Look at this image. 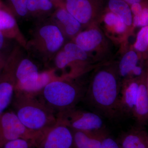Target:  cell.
Listing matches in <instances>:
<instances>
[{
	"label": "cell",
	"instance_id": "1",
	"mask_svg": "<svg viewBox=\"0 0 148 148\" xmlns=\"http://www.w3.org/2000/svg\"><path fill=\"white\" fill-rule=\"evenodd\" d=\"M118 71L104 69L96 72L86 91L84 100L95 113L113 119L118 117V107L121 83Z\"/></svg>",
	"mask_w": 148,
	"mask_h": 148
},
{
	"label": "cell",
	"instance_id": "2",
	"mask_svg": "<svg viewBox=\"0 0 148 148\" xmlns=\"http://www.w3.org/2000/svg\"><path fill=\"white\" fill-rule=\"evenodd\" d=\"M12 104L19 120L33 132L43 134L58 121L56 115L36 94L15 90Z\"/></svg>",
	"mask_w": 148,
	"mask_h": 148
},
{
	"label": "cell",
	"instance_id": "3",
	"mask_svg": "<svg viewBox=\"0 0 148 148\" xmlns=\"http://www.w3.org/2000/svg\"><path fill=\"white\" fill-rule=\"evenodd\" d=\"M86 90L82 86L70 81L55 79L36 95L57 116L76 107L83 101Z\"/></svg>",
	"mask_w": 148,
	"mask_h": 148
},
{
	"label": "cell",
	"instance_id": "4",
	"mask_svg": "<svg viewBox=\"0 0 148 148\" xmlns=\"http://www.w3.org/2000/svg\"><path fill=\"white\" fill-rule=\"evenodd\" d=\"M57 116L59 120L73 130L91 132L106 130L101 115L77 108L76 107L61 113Z\"/></svg>",
	"mask_w": 148,
	"mask_h": 148
},
{
	"label": "cell",
	"instance_id": "5",
	"mask_svg": "<svg viewBox=\"0 0 148 148\" xmlns=\"http://www.w3.org/2000/svg\"><path fill=\"white\" fill-rule=\"evenodd\" d=\"M42 135L28 129L13 111H5L0 115V147L19 138L32 140L35 144Z\"/></svg>",
	"mask_w": 148,
	"mask_h": 148
},
{
	"label": "cell",
	"instance_id": "6",
	"mask_svg": "<svg viewBox=\"0 0 148 148\" xmlns=\"http://www.w3.org/2000/svg\"><path fill=\"white\" fill-rule=\"evenodd\" d=\"M36 148H74L71 130L58 119L56 124L41 136Z\"/></svg>",
	"mask_w": 148,
	"mask_h": 148
},
{
	"label": "cell",
	"instance_id": "7",
	"mask_svg": "<svg viewBox=\"0 0 148 148\" xmlns=\"http://www.w3.org/2000/svg\"><path fill=\"white\" fill-rule=\"evenodd\" d=\"M139 79H125L121 84L118 107L119 117H132L136 103Z\"/></svg>",
	"mask_w": 148,
	"mask_h": 148
},
{
	"label": "cell",
	"instance_id": "8",
	"mask_svg": "<svg viewBox=\"0 0 148 148\" xmlns=\"http://www.w3.org/2000/svg\"><path fill=\"white\" fill-rule=\"evenodd\" d=\"M15 68L8 66L0 77V115L5 112L13 100L16 84Z\"/></svg>",
	"mask_w": 148,
	"mask_h": 148
},
{
	"label": "cell",
	"instance_id": "9",
	"mask_svg": "<svg viewBox=\"0 0 148 148\" xmlns=\"http://www.w3.org/2000/svg\"><path fill=\"white\" fill-rule=\"evenodd\" d=\"M141 77L132 117L135 119L137 126L144 127L148 125V94L146 79L143 75Z\"/></svg>",
	"mask_w": 148,
	"mask_h": 148
},
{
	"label": "cell",
	"instance_id": "10",
	"mask_svg": "<svg viewBox=\"0 0 148 148\" xmlns=\"http://www.w3.org/2000/svg\"><path fill=\"white\" fill-rule=\"evenodd\" d=\"M137 126L124 132L118 140L121 148H148V133Z\"/></svg>",
	"mask_w": 148,
	"mask_h": 148
},
{
	"label": "cell",
	"instance_id": "11",
	"mask_svg": "<svg viewBox=\"0 0 148 148\" xmlns=\"http://www.w3.org/2000/svg\"><path fill=\"white\" fill-rule=\"evenodd\" d=\"M40 73L38 67L32 61L28 59L22 60L15 68V89L34 82L38 79Z\"/></svg>",
	"mask_w": 148,
	"mask_h": 148
},
{
	"label": "cell",
	"instance_id": "12",
	"mask_svg": "<svg viewBox=\"0 0 148 148\" xmlns=\"http://www.w3.org/2000/svg\"><path fill=\"white\" fill-rule=\"evenodd\" d=\"M71 130L74 148H100L102 139L108 133L107 130L97 132Z\"/></svg>",
	"mask_w": 148,
	"mask_h": 148
},
{
	"label": "cell",
	"instance_id": "13",
	"mask_svg": "<svg viewBox=\"0 0 148 148\" xmlns=\"http://www.w3.org/2000/svg\"><path fill=\"white\" fill-rule=\"evenodd\" d=\"M66 10L80 24H86L92 17V8L88 0H67Z\"/></svg>",
	"mask_w": 148,
	"mask_h": 148
},
{
	"label": "cell",
	"instance_id": "14",
	"mask_svg": "<svg viewBox=\"0 0 148 148\" xmlns=\"http://www.w3.org/2000/svg\"><path fill=\"white\" fill-rule=\"evenodd\" d=\"M41 37L44 40L48 50L55 52L61 47L64 38L60 29L53 25H46L40 31Z\"/></svg>",
	"mask_w": 148,
	"mask_h": 148
},
{
	"label": "cell",
	"instance_id": "15",
	"mask_svg": "<svg viewBox=\"0 0 148 148\" xmlns=\"http://www.w3.org/2000/svg\"><path fill=\"white\" fill-rule=\"evenodd\" d=\"M103 37L96 29L81 32L76 38V44L85 51H92L101 43Z\"/></svg>",
	"mask_w": 148,
	"mask_h": 148
},
{
	"label": "cell",
	"instance_id": "16",
	"mask_svg": "<svg viewBox=\"0 0 148 148\" xmlns=\"http://www.w3.org/2000/svg\"><path fill=\"white\" fill-rule=\"evenodd\" d=\"M109 7L111 12L120 17L126 26L132 24V12L127 3L123 0H110Z\"/></svg>",
	"mask_w": 148,
	"mask_h": 148
},
{
	"label": "cell",
	"instance_id": "17",
	"mask_svg": "<svg viewBox=\"0 0 148 148\" xmlns=\"http://www.w3.org/2000/svg\"><path fill=\"white\" fill-rule=\"evenodd\" d=\"M57 19L65 27L66 33L70 36H73L79 31L81 24L66 9H61L56 13Z\"/></svg>",
	"mask_w": 148,
	"mask_h": 148
},
{
	"label": "cell",
	"instance_id": "18",
	"mask_svg": "<svg viewBox=\"0 0 148 148\" xmlns=\"http://www.w3.org/2000/svg\"><path fill=\"white\" fill-rule=\"evenodd\" d=\"M138 56L135 51H130L125 53L119 65L118 71L119 75L125 79L129 78L132 70L138 66Z\"/></svg>",
	"mask_w": 148,
	"mask_h": 148
},
{
	"label": "cell",
	"instance_id": "19",
	"mask_svg": "<svg viewBox=\"0 0 148 148\" xmlns=\"http://www.w3.org/2000/svg\"><path fill=\"white\" fill-rule=\"evenodd\" d=\"M104 21L108 26L113 27L116 33L121 34L125 31L126 25L120 17L112 12L106 14Z\"/></svg>",
	"mask_w": 148,
	"mask_h": 148
},
{
	"label": "cell",
	"instance_id": "20",
	"mask_svg": "<svg viewBox=\"0 0 148 148\" xmlns=\"http://www.w3.org/2000/svg\"><path fill=\"white\" fill-rule=\"evenodd\" d=\"M16 25L13 16L5 10L0 7V31H7L12 29Z\"/></svg>",
	"mask_w": 148,
	"mask_h": 148
},
{
	"label": "cell",
	"instance_id": "21",
	"mask_svg": "<svg viewBox=\"0 0 148 148\" xmlns=\"http://www.w3.org/2000/svg\"><path fill=\"white\" fill-rule=\"evenodd\" d=\"M64 50L70 53L73 57L75 61H84L87 59V55L86 51L76 44H67L64 47Z\"/></svg>",
	"mask_w": 148,
	"mask_h": 148
},
{
	"label": "cell",
	"instance_id": "22",
	"mask_svg": "<svg viewBox=\"0 0 148 148\" xmlns=\"http://www.w3.org/2000/svg\"><path fill=\"white\" fill-rule=\"evenodd\" d=\"M148 47V26L143 27L137 36L134 47L136 50L143 52Z\"/></svg>",
	"mask_w": 148,
	"mask_h": 148
},
{
	"label": "cell",
	"instance_id": "23",
	"mask_svg": "<svg viewBox=\"0 0 148 148\" xmlns=\"http://www.w3.org/2000/svg\"><path fill=\"white\" fill-rule=\"evenodd\" d=\"M0 148H36V147L34 141L19 138L7 142Z\"/></svg>",
	"mask_w": 148,
	"mask_h": 148
},
{
	"label": "cell",
	"instance_id": "24",
	"mask_svg": "<svg viewBox=\"0 0 148 148\" xmlns=\"http://www.w3.org/2000/svg\"><path fill=\"white\" fill-rule=\"evenodd\" d=\"M133 25L136 27H145L148 26V8H144L141 13L134 16L132 18Z\"/></svg>",
	"mask_w": 148,
	"mask_h": 148
},
{
	"label": "cell",
	"instance_id": "25",
	"mask_svg": "<svg viewBox=\"0 0 148 148\" xmlns=\"http://www.w3.org/2000/svg\"><path fill=\"white\" fill-rule=\"evenodd\" d=\"M14 9L18 15L24 16L27 13L28 0H10Z\"/></svg>",
	"mask_w": 148,
	"mask_h": 148
},
{
	"label": "cell",
	"instance_id": "26",
	"mask_svg": "<svg viewBox=\"0 0 148 148\" xmlns=\"http://www.w3.org/2000/svg\"><path fill=\"white\" fill-rule=\"evenodd\" d=\"M100 148H121L118 140L109 135L108 133L103 137Z\"/></svg>",
	"mask_w": 148,
	"mask_h": 148
},
{
	"label": "cell",
	"instance_id": "27",
	"mask_svg": "<svg viewBox=\"0 0 148 148\" xmlns=\"http://www.w3.org/2000/svg\"><path fill=\"white\" fill-rule=\"evenodd\" d=\"M37 11H48L53 7V4L50 0H36Z\"/></svg>",
	"mask_w": 148,
	"mask_h": 148
},
{
	"label": "cell",
	"instance_id": "28",
	"mask_svg": "<svg viewBox=\"0 0 148 148\" xmlns=\"http://www.w3.org/2000/svg\"><path fill=\"white\" fill-rule=\"evenodd\" d=\"M131 5L130 9L134 16L139 15L143 11L144 8L140 3H134Z\"/></svg>",
	"mask_w": 148,
	"mask_h": 148
},
{
	"label": "cell",
	"instance_id": "29",
	"mask_svg": "<svg viewBox=\"0 0 148 148\" xmlns=\"http://www.w3.org/2000/svg\"><path fill=\"white\" fill-rule=\"evenodd\" d=\"M4 42V36L2 32L0 31V49L2 47Z\"/></svg>",
	"mask_w": 148,
	"mask_h": 148
},
{
	"label": "cell",
	"instance_id": "30",
	"mask_svg": "<svg viewBox=\"0 0 148 148\" xmlns=\"http://www.w3.org/2000/svg\"><path fill=\"white\" fill-rule=\"evenodd\" d=\"M123 1H124L127 4L132 5L134 3H140L142 0H123Z\"/></svg>",
	"mask_w": 148,
	"mask_h": 148
},
{
	"label": "cell",
	"instance_id": "31",
	"mask_svg": "<svg viewBox=\"0 0 148 148\" xmlns=\"http://www.w3.org/2000/svg\"><path fill=\"white\" fill-rule=\"evenodd\" d=\"M146 87H147V91L148 94V74L147 75V78L146 79Z\"/></svg>",
	"mask_w": 148,
	"mask_h": 148
},
{
	"label": "cell",
	"instance_id": "32",
	"mask_svg": "<svg viewBox=\"0 0 148 148\" xmlns=\"http://www.w3.org/2000/svg\"><path fill=\"white\" fill-rule=\"evenodd\" d=\"M3 64L1 63V61H0V74H1V69H2L3 67Z\"/></svg>",
	"mask_w": 148,
	"mask_h": 148
}]
</instances>
